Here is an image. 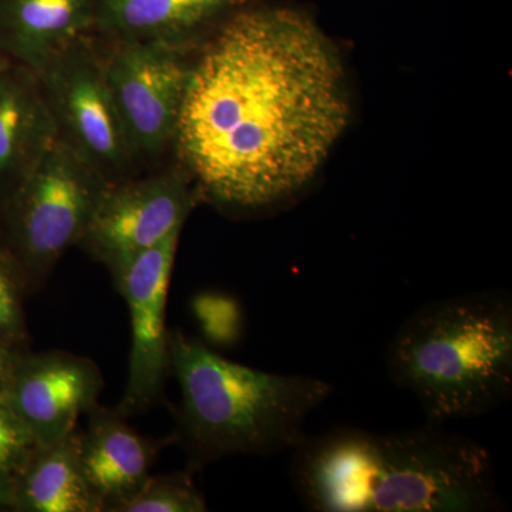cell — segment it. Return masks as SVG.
I'll list each match as a JSON object with an SVG mask.
<instances>
[{
	"label": "cell",
	"instance_id": "1",
	"mask_svg": "<svg viewBox=\"0 0 512 512\" xmlns=\"http://www.w3.org/2000/svg\"><path fill=\"white\" fill-rule=\"evenodd\" d=\"M202 46L173 138L184 170L228 210L289 200L349 123L335 46L302 13L247 5Z\"/></svg>",
	"mask_w": 512,
	"mask_h": 512
},
{
	"label": "cell",
	"instance_id": "5",
	"mask_svg": "<svg viewBox=\"0 0 512 512\" xmlns=\"http://www.w3.org/2000/svg\"><path fill=\"white\" fill-rule=\"evenodd\" d=\"M109 183L69 144L57 140L0 211V235L18 259L29 292L42 288L79 245Z\"/></svg>",
	"mask_w": 512,
	"mask_h": 512
},
{
	"label": "cell",
	"instance_id": "21",
	"mask_svg": "<svg viewBox=\"0 0 512 512\" xmlns=\"http://www.w3.org/2000/svg\"><path fill=\"white\" fill-rule=\"evenodd\" d=\"M15 477L0 471V511H12Z\"/></svg>",
	"mask_w": 512,
	"mask_h": 512
},
{
	"label": "cell",
	"instance_id": "11",
	"mask_svg": "<svg viewBox=\"0 0 512 512\" xmlns=\"http://www.w3.org/2000/svg\"><path fill=\"white\" fill-rule=\"evenodd\" d=\"M59 140L39 77L0 59V211L40 158Z\"/></svg>",
	"mask_w": 512,
	"mask_h": 512
},
{
	"label": "cell",
	"instance_id": "19",
	"mask_svg": "<svg viewBox=\"0 0 512 512\" xmlns=\"http://www.w3.org/2000/svg\"><path fill=\"white\" fill-rule=\"evenodd\" d=\"M194 312L202 329L214 342H232L238 336L237 303L221 295H200L194 301Z\"/></svg>",
	"mask_w": 512,
	"mask_h": 512
},
{
	"label": "cell",
	"instance_id": "16",
	"mask_svg": "<svg viewBox=\"0 0 512 512\" xmlns=\"http://www.w3.org/2000/svg\"><path fill=\"white\" fill-rule=\"evenodd\" d=\"M28 281L18 259L0 235V342L28 350L25 298Z\"/></svg>",
	"mask_w": 512,
	"mask_h": 512
},
{
	"label": "cell",
	"instance_id": "6",
	"mask_svg": "<svg viewBox=\"0 0 512 512\" xmlns=\"http://www.w3.org/2000/svg\"><path fill=\"white\" fill-rule=\"evenodd\" d=\"M59 138L109 184L134 177L136 151L107 83L92 35L76 40L36 73Z\"/></svg>",
	"mask_w": 512,
	"mask_h": 512
},
{
	"label": "cell",
	"instance_id": "15",
	"mask_svg": "<svg viewBox=\"0 0 512 512\" xmlns=\"http://www.w3.org/2000/svg\"><path fill=\"white\" fill-rule=\"evenodd\" d=\"M12 511L101 512L84 478L80 433L35 448L15 477Z\"/></svg>",
	"mask_w": 512,
	"mask_h": 512
},
{
	"label": "cell",
	"instance_id": "14",
	"mask_svg": "<svg viewBox=\"0 0 512 512\" xmlns=\"http://www.w3.org/2000/svg\"><path fill=\"white\" fill-rule=\"evenodd\" d=\"M96 0H0V55L39 73L93 33Z\"/></svg>",
	"mask_w": 512,
	"mask_h": 512
},
{
	"label": "cell",
	"instance_id": "2",
	"mask_svg": "<svg viewBox=\"0 0 512 512\" xmlns=\"http://www.w3.org/2000/svg\"><path fill=\"white\" fill-rule=\"evenodd\" d=\"M293 488L319 512L500 510L493 458L439 423L397 433L333 427L293 448Z\"/></svg>",
	"mask_w": 512,
	"mask_h": 512
},
{
	"label": "cell",
	"instance_id": "12",
	"mask_svg": "<svg viewBox=\"0 0 512 512\" xmlns=\"http://www.w3.org/2000/svg\"><path fill=\"white\" fill-rule=\"evenodd\" d=\"M87 416V429L80 433L84 478L101 512H117L150 478L158 447L116 409L97 404Z\"/></svg>",
	"mask_w": 512,
	"mask_h": 512
},
{
	"label": "cell",
	"instance_id": "7",
	"mask_svg": "<svg viewBox=\"0 0 512 512\" xmlns=\"http://www.w3.org/2000/svg\"><path fill=\"white\" fill-rule=\"evenodd\" d=\"M200 198L197 185L184 168L110 184L101 194L79 245L117 281L138 255L183 229Z\"/></svg>",
	"mask_w": 512,
	"mask_h": 512
},
{
	"label": "cell",
	"instance_id": "13",
	"mask_svg": "<svg viewBox=\"0 0 512 512\" xmlns=\"http://www.w3.org/2000/svg\"><path fill=\"white\" fill-rule=\"evenodd\" d=\"M249 0H96L93 35L107 43H158L188 50Z\"/></svg>",
	"mask_w": 512,
	"mask_h": 512
},
{
	"label": "cell",
	"instance_id": "9",
	"mask_svg": "<svg viewBox=\"0 0 512 512\" xmlns=\"http://www.w3.org/2000/svg\"><path fill=\"white\" fill-rule=\"evenodd\" d=\"M181 229L130 262L114 281L130 312L131 350L123 399L117 412L136 416L161 399L170 370L167 299Z\"/></svg>",
	"mask_w": 512,
	"mask_h": 512
},
{
	"label": "cell",
	"instance_id": "3",
	"mask_svg": "<svg viewBox=\"0 0 512 512\" xmlns=\"http://www.w3.org/2000/svg\"><path fill=\"white\" fill-rule=\"evenodd\" d=\"M170 370L180 387L177 439L195 468L292 451L308 436L309 416L335 390L318 377L231 362L181 332H170Z\"/></svg>",
	"mask_w": 512,
	"mask_h": 512
},
{
	"label": "cell",
	"instance_id": "8",
	"mask_svg": "<svg viewBox=\"0 0 512 512\" xmlns=\"http://www.w3.org/2000/svg\"><path fill=\"white\" fill-rule=\"evenodd\" d=\"M107 83L137 156L173 143L191 63L187 50L158 43H109Z\"/></svg>",
	"mask_w": 512,
	"mask_h": 512
},
{
	"label": "cell",
	"instance_id": "18",
	"mask_svg": "<svg viewBox=\"0 0 512 512\" xmlns=\"http://www.w3.org/2000/svg\"><path fill=\"white\" fill-rule=\"evenodd\" d=\"M37 447L32 433L6 399H0V471L16 477Z\"/></svg>",
	"mask_w": 512,
	"mask_h": 512
},
{
	"label": "cell",
	"instance_id": "20",
	"mask_svg": "<svg viewBox=\"0 0 512 512\" xmlns=\"http://www.w3.org/2000/svg\"><path fill=\"white\" fill-rule=\"evenodd\" d=\"M25 352L0 342V399H6L20 356Z\"/></svg>",
	"mask_w": 512,
	"mask_h": 512
},
{
	"label": "cell",
	"instance_id": "4",
	"mask_svg": "<svg viewBox=\"0 0 512 512\" xmlns=\"http://www.w3.org/2000/svg\"><path fill=\"white\" fill-rule=\"evenodd\" d=\"M386 370L431 423L494 412L512 396L511 293H466L421 306L390 340Z\"/></svg>",
	"mask_w": 512,
	"mask_h": 512
},
{
	"label": "cell",
	"instance_id": "17",
	"mask_svg": "<svg viewBox=\"0 0 512 512\" xmlns=\"http://www.w3.org/2000/svg\"><path fill=\"white\" fill-rule=\"evenodd\" d=\"M204 495L188 473L153 476L117 512H204Z\"/></svg>",
	"mask_w": 512,
	"mask_h": 512
},
{
	"label": "cell",
	"instance_id": "22",
	"mask_svg": "<svg viewBox=\"0 0 512 512\" xmlns=\"http://www.w3.org/2000/svg\"><path fill=\"white\" fill-rule=\"evenodd\" d=\"M0 59H2V55H0Z\"/></svg>",
	"mask_w": 512,
	"mask_h": 512
},
{
	"label": "cell",
	"instance_id": "10",
	"mask_svg": "<svg viewBox=\"0 0 512 512\" xmlns=\"http://www.w3.org/2000/svg\"><path fill=\"white\" fill-rule=\"evenodd\" d=\"M104 380L89 357L64 350L20 356L6 400L28 426L37 446L72 434L77 420L99 404Z\"/></svg>",
	"mask_w": 512,
	"mask_h": 512
}]
</instances>
